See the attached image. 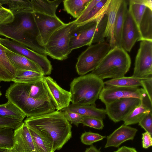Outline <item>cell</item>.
Masks as SVG:
<instances>
[{
	"instance_id": "6da1fadb",
	"label": "cell",
	"mask_w": 152,
	"mask_h": 152,
	"mask_svg": "<svg viewBox=\"0 0 152 152\" xmlns=\"http://www.w3.org/2000/svg\"><path fill=\"white\" fill-rule=\"evenodd\" d=\"M24 122L51 142L54 151L61 149L72 136L71 124L60 111L27 117Z\"/></svg>"
},
{
	"instance_id": "7a4b0ae2",
	"label": "cell",
	"mask_w": 152,
	"mask_h": 152,
	"mask_svg": "<svg viewBox=\"0 0 152 152\" xmlns=\"http://www.w3.org/2000/svg\"><path fill=\"white\" fill-rule=\"evenodd\" d=\"M34 12H23L15 15L12 22L0 25V35L47 56L44 47L40 46L37 41L38 30Z\"/></svg>"
},
{
	"instance_id": "3957f363",
	"label": "cell",
	"mask_w": 152,
	"mask_h": 152,
	"mask_svg": "<svg viewBox=\"0 0 152 152\" xmlns=\"http://www.w3.org/2000/svg\"><path fill=\"white\" fill-rule=\"evenodd\" d=\"M5 95L8 100L19 108L27 117L40 116L56 110L50 100L36 99L29 96L25 83L11 84Z\"/></svg>"
},
{
	"instance_id": "277c9868",
	"label": "cell",
	"mask_w": 152,
	"mask_h": 152,
	"mask_svg": "<svg viewBox=\"0 0 152 152\" xmlns=\"http://www.w3.org/2000/svg\"><path fill=\"white\" fill-rule=\"evenodd\" d=\"M104 85L103 80L91 73L74 78L70 85L72 104L96 106Z\"/></svg>"
},
{
	"instance_id": "5b68a950",
	"label": "cell",
	"mask_w": 152,
	"mask_h": 152,
	"mask_svg": "<svg viewBox=\"0 0 152 152\" xmlns=\"http://www.w3.org/2000/svg\"><path fill=\"white\" fill-rule=\"evenodd\" d=\"M130 57L122 47L110 49L91 73L100 79L118 78L124 76L131 65Z\"/></svg>"
},
{
	"instance_id": "8992f818",
	"label": "cell",
	"mask_w": 152,
	"mask_h": 152,
	"mask_svg": "<svg viewBox=\"0 0 152 152\" xmlns=\"http://www.w3.org/2000/svg\"><path fill=\"white\" fill-rule=\"evenodd\" d=\"M107 16L76 24L71 31L69 42L71 51L83 46H90L105 41L103 37Z\"/></svg>"
},
{
	"instance_id": "52a82bcc",
	"label": "cell",
	"mask_w": 152,
	"mask_h": 152,
	"mask_svg": "<svg viewBox=\"0 0 152 152\" xmlns=\"http://www.w3.org/2000/svg\"><path fill=\"white\" fill-rule=\"evenodd\" d=\"M76 24L75 20L65 23L53 33L44 47L47 56L60 61L68 58L72 52L69 46L70 34Z\"/></svg>"
},
{
	"instance_id": "ba28073f",
	"label": "cell",
	"mask_w": 152,
	"mask_h": 152,
	"mask_svg": "<svg viewBox=\"0 0 152 152\" xmlns=\"http://www.w3.org/2000/svg\"><path fill=\"white\" fill-rule=\"evenodd\" d=\"M110 49L105 41L89 46L77 58L75 68L78 74L83 75L94 70Z\"/></svg>"
},
{
	"instance_id": "9c48e42d",
	"label": "cell",
	"mask_w": 152,
	"mask_h": 152,
	"mask_svg": "<svg viewBox=\"0 0 152 152\" xmlns=\"http://www.w3.org/2000/svg\"><path fill=\"white\" fill-rule=\"evenodd\" d=\"M0 43L7 48L23 56L37 64L45 75L51 74L52 66L47 56L36 52L13 40L0 38Z\"/></svg>"
},
{
	"instance_id": "30bf717a",
	"label": "cell",
	"mask_w": 152,
	"mask_h": 152,
	"mask_svg": "<svg viewBox=\"0 0 152 152\" xmlns=\"http://www.w3.org/2000/svg\"><path fill=\"white\" fill-rule=\"evenodd\" d=\"M140 41L132 76L142 79L152 77V41Z\"/></svg>"
},
{
	"instance_id": "8fae6325",
	"label": "cell",
	"mask_w": 152,
	"mask_h": 152,
	"mask_svg": "<svg viewBox=\"0 0 152 152\" xmlns=\"http://www.w3.org/2000/svg\"><path fill=\"white\" fill-rule=\"evenodd\" d=\"M33 15L38 30L37 41L40 46L44 47L53 33L65 23L56 15L51 16L37 12H34Z\"/></svg>"
},
{
	"instance_id": "7c38bea8",
	"label": "cell",
	"mask_w": 152,
	"mask_h": 152,
	"mask_svg": "<svg viewBox=\"0 0 152 152\" xmlns=\"http://www.w3.org/2000/svg\"><path fill=\"white\" fill-rule=\"evenodd\" d=\"M141 102V99L135 97L121 98L105 105V110L110 119L115 123L123 121Z\"/></svg>"
},
{
	"instance_id": "4fadbf2b",
	"label": "cell",
	"mask_w": 152,
	"mask_h": 152,
	"mask_svg": "<svg viewBox=\"0 0 152 152\" xmlns=\"http://www.w3.org/2000/svg\"><path fill=\"white\" fill-rule=\"evenodd\" d=\"M146 95L142 88L104 86L99 99L105 105L123 98L135 97L141 99Z\"/></svg>"
},
{
	"instance_id": "5bb4252c",
	"label": "cell",
	"mask_w": 152,
	"mask_h": 152,
	"mask_svg": "<svg viewBox=\"0 0 152 152\" xmlns=\"http://www.w3.org/2000/svg\"><path fill=\"white\" fill-rule=\"evenodd\" d=\"M43 80L50 99L57 111L68 107L71 102V92L60 86L51 77L43 76Z\"/></svg>"
},
{
	"instance_id": "9a60e30c",
	"label": "cell",
	"mask_w": 152,
	"mask_h": 152,
	"mask_svg": "<svg viewBox=\"0 0 152 152\" xmlns=\"http://www.w3.org/2000/svg\"><path fill=\"white\" fill-rule=\"evenodd\" d=\"M141 38L139 26L127 10L125 16L121 35V46L129 52L136 42Z\"/></svg>"
},
{
	"instance_id": "2e32d148",
	"label": "cell",
	"mask_w": 152,
	"mask_h": 152,
	"mask_svg": "<svg viewBox=\"0 0 152 152\" xmlns=\"http://www.w3.org/2000/svg\"><path fill=\"white\" fill-rule=\"evenodd\" d=\"M111 0H90L81 15L76 20L79 24L102 18L106 14Z\"/></svg>"
},
{
	"instance_id": "e0dca14e",
	"label": "cell",
	"mask_w": 152,
	"mask_h": 152,
	"mask_svg": "<svg viewBox=\"0 0 152 152\" xmlns=\"http://www.w3.org/2000/svg\"><path fill=\"white\" fill-rule=\"evenodd\" d=\"M137 131L136 128L122 124L107 136L104 148L118 147L125 141L133 140Z\"/></svg>"
},
{
	"instance_id": "ac0fdd59",
	"label": "cell",
	"mask_w": 152,
	"mask_h": 152,
	"mask_svg": "<svg viewBox=\"0 0 152 152\" xmlns=\"http://www.w3.org/2000/svg\"><path fill=\"white\" fill-rule=\"evenodd\" d=\"M122 0H111L106 15L107 23L104 34V38H107L111 49L115 46L114 36V27L117 11Z\"/></svg>"
},
{
	"instance_id": "d6986e66",
	"label": "cell",
	"mask_w": 152,
	"mask_h": 152,
	"mask_svg": "<svg viewBox=\"0 0 152 152\" xmlns=\"http://www.w3.org/2000/svg\"><path fill=\"white\" fill-rule=\"evenodd\" d=\"M152 112V102L147 95L141 99L140 104L124 119V124L129 126L138 123L147 114Z\"/></svg>"
},
{
	"instance_id": "ffe728a7",
	"label": "cell",
	"mask_w": 152,
	"mask_h": 152,
	"mask_svg": "<svg viewBox=\"0 0 152 152\" xmlns=\"http://www.w3.org/2000/svg\"><path fill=\"white\" fill-rule=\"evenodd\" d=\"M5 51L10 62L16 70H29L43 73L37 64L26 57L12 52L6 47Z\"/></svg>"
},
{
	"instance_id": "44dd1931",
	"label": "cell",
	"mask_w": 152,
	"mask_h": 152,
	"mask_svg": "<svg viewBox=\"0 0 152 152\" xmlns=\"http://www.w3.org/2000/svg\"><path fill=\"white\" fill-rule=\"evenodd\" d=\"M96 106L92 105H78L72 104L60 111L73 112L82 116L93 117L103 120L106 115L105 109L97 108Z\"/></svg>"
},
{
	"instance_id": "7402d4cb",
	"label": "cell",
	"mask_w": 152,
	"mask_h": 152,
	"mask_svg": "<svg viewBox=\"0 0 152 152\" xmlns=\"http://www.w3.org/2000/svg\"><path fill=\"white\" fill-rule=\"evenodd\" d=\"M16 72L7 56L5 47L0 43V82L12 81Z\"/></svg>"
},
{
	"instance_id": "603a6c76",
	"label": "cell",
	"mask_w": 152,
	"mask_h": 152,
	"mask_svg": "<svg viewBox=\"0 0 152 152\" xmlns=\"http://www.w3.org/2000/svg\"><path fill=\"white\" fill-rule=\"evenodd\" d=\"M63 0H31L34 12L56 16V10Z\"/></svg>"
},
{
	"instance_id": "cb8c5ba5",
	"label": "cell",
	"mask_w": 152,
	"mask_h": 152,
	"mask_svg": "<svg viewBox=\"0 0 152 152\" xmlns=\"http://www.w3.org/2000/svg\"><path fill=\"white\" fill-rule=\"evenodd\" d=\"M127 4L126 0H122L117 11L114 30L115 46L122 47V31L125 15L128 9Z\"/></svg>"
},
{
	"instance_id": "d4e9b609",
	"label": "cell",
	"mask_w": 152,
	"mask_h": 152,
	"mask_svg": "<svg viewBox=\"0 0 152 152\" xmlns=\"http://www.w3.org/2000/svg\"><path fill=\"white\" fill-rule=\"evenodd\" d=\"M139 28L141 36L140 41H152V7H147Z\"/></svg>"
},
{
	"instance_id": "484cf974",
	"label": "cell",
	"mask_w": 152,
	"mask_h": 152,
	"mask_svg": "<svg viewBox=\"0 0 152 152\" xmlns=\"http://www.w3.org/2000/svg\"><path fill=\"white\" fill-rule=\"evenodd\" d=\"M129 11L139 26L147 7H152L151 0H130L129 2Z\"/></svg>"
},
{
	"instance_id": "4316f807",
	"label": "cell",
	"mask_w": 152,
	"mask_h": 152,
	"mask_svg": "<svg viewBox=\"0 0 152 152\" xmlns=\"http://www.w3.org/2000/svg\"><path fill=\"white\" fill-rule=\"evenodd\" d=\"M25 84L29 96L36 99L50 100L44 84L43 78L31 83Z\"/></svg>"
},
{
	"instance_id": "83f0119b",
	"label": "cell",
	"mask_w": 152,
	"mask_h": 152,
	"mask_svg": "<svg viewBox=\"0 0 152 152\" xmlns=\"http://www.w3.org/2000/svg\"><path fill=\"white\" fill-rule=\"evenodd\" d=\"M0 4H7L14 16L23 12H34L30 0H0Z\"/></svg>"
},
{
	"instance_id": "f1b7e54d",
	"label": "cell",
	"mask_w": 152,
	"mask_h": 152,
	"mask_svg": "<svg viewBox=\"0 0 152 152\" xmlns=\"http://www.w3.org/2000/svg\"><path fill=\"white\" fill-rule=\"evenodd\" d=\"M90 0H64V10L73 18H78L81 15Z\"/></svg>"
},
{
	"instance_id": "f546056e",
	"label": "cell",
	"mask_w": 152,
	"mask_h": 152,
	"mask_svg": "<svg viewBox=\"0 0 152 152\" xmlns=\"http://www.w3.org/2000/svg\"><path fill=\"white\" fill-rule=\"evenodd\" d=\"M0 116L23 121L26 116L17 106L8 101L0 104Z\"/></svg>"
},
{
	"instance_id": "4dcf8cb0",
	"label": "cell",
	"mask_w": 152,
	"mask_h": 152,
	"mask_svg": "<svg viewBox=\"0 0 152 152\" xmlns=\"http://www.w3.org/2000/svg\"><path fill=\"white\" fill-rule=\"evenodd\" d=\"M44 76L42 73L29 70H17L12 81L16 83L28 84L41 80Z\"/></svg>"
},
{
	"instance_id": "1f68e13d",
	"label": "cell",
	"mask_w": 152,
	"mask_h": 152,
	"mask_svg": "<svg viewBox=\"0 0 152 152\" xmlns=\"http://www.w3.org/2000/svg\"><path fill=\"white\" fill-rule=\"evenodd\" d=\"M141 79L132 76H124L112 79L104 82V85L126 87H138L142 86Z\"/></svg>"
},
{
	"instance_id": "d6a6232c",
	"label": "cell",
	"mask_w": 152,
	"mask_h": 152,
	"mask_svg": "<svg viewBox=\"0 0 152 152\" xmlns=\"http://www.w3.org/2000/svg\"><path fill=\"white\" fill-rule=\"evenodd\" d=\"M28 129L38 152H54L51 142L33 129L29 128Z\"/></svg>"
},
{
	"instance_id": "836d02e7",
	"label": "cell",
	"mask_w": 152,
	"mask_h": 152,
	"mask_svg": "<svg viewBox=\"0 0 152 152\" xmlns=\"http://www.w3.org/2000/svg\"><path fill=\"white\" fill-rule=\"evenodd\" d=\"M15 130L12 128H0V148L12 149L14 143Z\"/></svg>"
},
{
	"instance_id": "e575fe53",
	"label": "cell",
	"mask_w": 152,
	"mask_h": 152,
	"mask_svg": "<svg viewBox=\"0 0 152 152\" xmlns=\"http://www.w3.org/2000/svg\"><path fill=\"white\" fill-rule=\"evenodd\" d=\"M19 129L22 136L30 152H38L27 126L23 122L19 127Z\"/></svg>"
},
{
	"instance_id": "d590c367",
	"label": "cell",
	"mask_w": 152,
	"mask_h": 152,
	"mask_svg": "<svg viewBox=\"0 0 152 152\" xmlns=\"http://www.w3.org/2000/svg\"><path fill=\"white\" fill-rule=\"evenodd\" d=\"M105 136H102L97 133L91 132H85L81 137L82 142L87 145H91L94 143L103 140Z\"/></svg>"
},
{
	"instance_id": "8d00e7d4",
	"label": "cell",
	"mask_w": 152,
	"mask_h": 152,
	"mask_svg": "<svg viewBox=\"0 0 152 152\" xmlns=\"http://www.w3.org/2000/svg\"><path fill=\"white\" fill-rule=\"evenodd\" d=\"M81 123L84 126L99 130L102 129L104 126L103 120L87 116H83Z\"/></svg>"
},
{
	"instance_id": "74e56055",
	"label": "cell",
	"mask_w": 152,
	"mask_h": 152,
	"mask_svg": "<svg viewBox=\"0 0 152 152\" xmlns=\"http://www.w3.org/2000/svg\"><path fill=\"white\" fill-rule=\"evenodd\" d=\"M23 121L0 116V127L12 128L15 130L23 123Z\"/></svg>"
},
{
	"instance_id": "f35d334b",
	"label": "cell",
	"mask_w": 152,
	"mask_h": 152,
	"mask_svg": "<svg viewBox=\"0 0 152 152\" xmlns=\"http://www.w3.org/2000/svg\"><path fill=\"white\" fill-rule=\"evenodd\" d=\"M14 18V15L8 9L3 7L0 8V25L11 23Z\"/></svg>"
},
{
	"instance_id": "ab89813d",
	"label": "cell",
	"mask_w": 152,
	"mask_h": 152,
	"mask_svg": "<svg viewBox=\"0 0 152 152\" xmlns=\"http://www.w3.org/2000/svg\"><path fill=\"white\" fill-rule=\"evenodd\" d=\"M138 125L145 132L152 135V112L146 115L138 123Z\"/></svg>"
},
{
	"instance_id": "60d3db41",
	"label": "cell",
	"mask_w": 152,
	"mask_h": 152,
	"mask_svg": "<svg viewBox=\"0 0 152 152\" xmlns=\"http://www.w3.org/2000/svg\"><path fill=\"white\" fill-rule=\"evenodd\" d=\"M62 112L66 119L71 124L78 127L79 124L81 123L83 116L80 115L73 112L65 111Z\"/></svg>"
},
{
	"instance_id": "b9f144b4",
	"label": "cell",
	"mask_w": 152,
	"mask_h": 152,
	"mask_svg": "<svg viewBox=\"0 0 152 152\" xmlns=\"http://www.w3.org/2000/svg\"><path fill=\"white\" fill-rule=\"evenodd\" d=\"M142 86L150 100L152 102V77L142 79Z\"/></svg>"
},
{
	"instance_id": "7bdbcfd3",
	"label": "cell",
	"mask_w": 152,
	"mask_h": 152,
	"mask_svg": "<svg viewBox=\"0 0 152 152\" xmlns=\"http://www.w3.org/2000/svg\"><path fill=\"white\" fill-rule=\"evenodd\" d=\"M142 135V147L145 149H147L152 145V135L145 132Z\"/></svg>"
},
{
	"instance_id": "ee69618b",
	"label": "cell",
	"mask_w": 152,
	"mask_h": 152,
	"mask_svg": "<svg viewBox=\"0 0 152 152\" xmlns=\"http://www.w3.org/2000/svg\"><path fill=\"white\" fill-rule=\"evenodd\" d=\"M114 152H138L136 149L132 147L126 146H122L119 148Z\"/></svg>"
},
{
	"instance_id": "f6af8a7d",
	"label": "cell",
	"mask_w": 152,
	"mask_h": 152,
	"mask_svg": "<svg viewBox=\"0 0 152 152\" xmlns=\"http://www.w3.org/2000/svg\"><path fill=\"white\" fill-rule=\"evenodd\" d=\"M84 152H102L93 145H91L89 148H86Z\"/></svg>"
},
{
	"instance_id": "bcb514c9",
	"label": "cell",
	"mask_w": 152,
	"mask_h": 152,
	"mask_svg": "<svg viewBox=\"0 0 152 152\" xmlns=\"http://www.w3.org/2000/svg\"><path fill=\"white\" fill-rule=\"evenodd\" d=\"M9 149H4L0 148V152H7Z\"/></svg>"
},
{
	"instance_id": "7dc6e473",
	"label": "cell",
	"mask_w": 152,
	"mask_h": 152,
	"mask_svg": "<svg viewBox=\"0 0 152 152\" xmlns=\"http://www.w3.org/2000/svg\"><path fill=\"white\" fill-rule=\"evenodd\" d=\"M7 152H14L12 149L9 150Z\"/></svg>"
},
{
	"instance_id": "c3c4849f",
	"label": "cell",
	"mask_w": 152,
	"mask_h": 152,
	"mask_svg": "<svg viewBox=\"0 0 152 152\" xmlns=\"http://www.w3.org/2000/svg\"><path fill=\"white\" fill-rule=\"evenodd\" d=\"M2 93L1 92V90H0V97H1V95H2Z\"/></svg>"
},
{
	"instance_id": "681fc988",
	"label": "cell",
	"mask_w": 152,
	"mask_h": 152,
	"mask_svg": "<svg viewBox=\"0 0 152 152\" xmlns=\"http://www.w3.org/2000/svg\"><path fill=\"white\" fill-rule=\"evenodd\" d=\"M3 7L2 5L0 4V8L2 7Z\"/></svg>"
},
{
	"instance_id": "f907efd6",
	"label": "cell",
	"mask_w": 152,
	"mask_h": 152,
	"mask_svg": "<svg viewBox=\"0 0 152 152\" xmlns=\"http://www.w3.org/2000/svg\"><path fill=\"white\" fill-rule=\"evenodd\" d=\"M0 128H2V127H0Z\"/></svg>"
}]
</instances>
